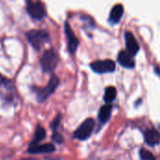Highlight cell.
Wrapping results in <instances>:
<instances>
[{
    "label": "cell",
    "mask_w": 160,
    "mask_h": 160,
    "mask_svg": "<svg viewBox=\"0 0 160 160\" xmlns=\"http://www.w3.org/2000/svg\"><path fill=\"white\" fill-rule=\"evenodd\" d=\"M125 41H126V48L127 52L133 57L135 56L139 51H140V45L137 42L134 35L131 32H126L125 33Z\"/></svg>",
    "instance_id": "9"
},
{
    "label": "cell",
    "mask_w": 160,
    "mask_h": 160,
    "mask_svg": "<svg viewBox=\"0 0 160 160\" xmlns=\"http://www.w3.org/2000/svg\"><path fill=\"white\" fill-rule=\"evenodd\" d=\"M60 120H61V116H60V114H58V115L56 116V118L52 122L51 128H52V129L53 131H56V129H57V128H58V126H59V124H60Z\"/></svg>",
    "instance_id": "18"
},
{
    "label": "cell",
    "mask_w": 160,
    "mask_h": 160,
    "mask_svg": "<svg viewBox=\"0 0 160 160\" xmlns=\"http://www.w3.org/2000/svg\"><path fill=\"white\" fill-rule=\"evenodd\" d=\"M26 38L35 50H40L42 45L49 40L50 35L46 30H30L26 33Z\"/></svg>",
    "instance_id": "1"
},
{
    "label": "cell",
    "mask_w": 160,
    "mask_h": 160,
    "mask_svg": "<svg viewBox=\"0 0 160 160\" xmlns=\"http://www.w3.org/2000/svg\"><path fill=\"white\" fill-rule=\"evenodd\" d=\"M58 85H59V79L57 78V76L52 75L47 86L43 88H36V94H37V98L38 101L42 102L46 100L55 91Z\"/></svg>",
    "instance_id": "3"
},
{
    "label": "cell",
    "mask_w": 160,
    "mask_h": 160,
    "mask_svg": "<svg viewBox=\"0 0 160 160\" xmlns=\"http://www.w3.org/2000/svg\"><path fill=\"white\" fill-rule=\"evenodd\" d=\"M58 62H59L58 54L52 49L47 50L43 53V55L40 59V65H41V68H42L43 72H45V73L52 72L56 68Z\"/></svg>",
    "instance_id": "2"
},
{
    "label": "cell",
    "mask_w": 160,
    "mask_h": 160,
    "mask_svg": "<svg viewBox=\"0 0 160 160\" xmlns=\"http://www.w3.org/2000/svg\"><path fill=\"white\" fill-rule=\"evenodd\" d=\"M140 157L142 160H157L155 156H153L149 151L145 149H141L140 151Z\"/></svg>",
    "instance_id": "17"
},
{
    "label": "cell",
    "mask_w": 160,
    "mask_h": 160,
    "mask_svg": "<svg viewBox=\"0 0 160 160\" xmlns=\"http://www.w3.org/2000/svg\"><path fill=\"white\" fill-rule=\"evenodd\" d=\"M55 150V147L52 143L45 144H30L27 152L29 154H50Z\"/></svg>",
    "instance_id": "10"
},
{
    "label": "cell",
    "mask_w": 160,
    "mask_h": 160,
    "mask_svg": "<svg viewBox=\"0 0 160 160\" xmlns=\"http://www.w3.org/2000/svg\"><path fill=\"white\" fill-rule=\"evenodd\" d=\"M21 160H38V159H34V158H24V159H21Z\"/></svg>",
    "instance_id": "20"
},
{
    "label": "cell",
    "mask_w": 160,
    "mask_h": 160,
    "mask_svg": "<svg viewBox=\"0 0 160 160\" xmlns=\"http://www.w3.org/2000/svg\"><path fill=\"white\" fill-rule=\"evenodd\" d=\"M52 140L55 142H57V143H62L63 142V137L59 134V133H57L56 131H54V133L52 134Z\"/></svg>",
    "instance_id": "19"
},
{
    "label": "cell",
    "mask_w": 160,
    "mask_h": 160,
    "mask_svg": "<svg viewBox=\"0 0 160 160\" xmlns=\"http://www.w3.org/2000/svg\"><path fill=\"white\" fill-rule=\"evenodd\" d=\"M144 141L150 146H155L160 142V134L155 129H149L144 132Z\"/></svg>",
    "instance_id": "13"
},
{
    "label": "cell",
    "mask_w": 160,
    "mask_h": 160,
    "mask_svg": "<svg viewBox=\"0 0 160 160\" xmlns=\"http://www.w3.org/2000/svg\"><path fill=\"white\" fill-rule=\"evenodd\" d=\"M118 63L126 68H134L135 62L132 56L127 51H120L117 57Z\"/></svg>",
    "instance_id": "12"
},
{
    "label": "cell",
    "mask_w": 160,
    "mask_h": 160,
    "mask_svg": "<svg viewBox=\"0 0 160 160\" xmlns=\"http://www.w3.org/2000/svg\"><path fill=\"white\" fill-rule=\"evenodd\" d=\"M64 29H65V34H66L67 41H68V50L69 53L74 54L76 52V51H77L78 46H79V40L76 38L73 30L71 29L70 25L68 22H65Z\"/></svg>",
    "instance_id": "8"
},
{
    "label": "cell",
    "mask_w": 160,
    "mask_h": 160,
    "mask_svg": "<svg viewBox=\"0 0 160 160\" xmlns=\"http://www.w3.org/2000/svg\"><path fill=\"white\" fill-rule=\"evenodd\" d=\"M46 137V130L41 127V126H38L34 134V139L32 141V142L30 144L34 145V144H38L40 142H42Z\"/></svg>",
    "instance_id": "15"
},
{
    "label": "cell",
    "mask_w": 160,
    "mask_h": 160,
    "mask_svg": "<svg viewBox=\"0 0 160 160\" xmlns=\"http://www.w3.org/2000/svg\"><path fill=\"white\" fill-rule=\"evenodd\" d=\"M159 130H160V126H159Z\"/></svg>",
    "instance_id": "21"
},
{
    "label": "cell",
    "mask_w": 160,
    "mask_h": 160,
    "mask_svg": "<svg viewBox=\"0 0 160 160\" xmlns=\"http://www.w3.org/2000/svg\"><path fill=\"white\" fill-rule=\"evenodd\" d=\"M94 127H95V121L92 118H88L84 120L82 123V125L73 133V138L81 141L87 140L91 136Z\"/></svg>",
    "instance_id": "4"
},
{
    "label": "cell",
    "mask_w": 160,
    "mask_h": 160,
    "mask_svg": "<svg viewBox=\"0 0 160 160\" xmlns=\"http://www.w3.org/2000/svg\"><path fill=\"white\" fill-rule=\"evenodd\" d=\"M26 10L29 16L35 20H42L46 16L45 8L38 1L33 2L31 0H28L26 5Z\"/></svg>",
    "instance_id": "6"
},
{
    "label": "cell",
    "mask_w": 160,
    "mask_h": 160,
    "mask_svg": "<svg viewBox=\"0 0 160 160\" xmlns=\"http://www.w3.org/2000/svg\"><path fill=\"white\" fill-rule=\"evenodd\" d=\"M115 97H116V89L113 86L107 87L105 90V94H104V100L107 103H111L113 101Z\"/></svg>",
    "instance_id": "16"
},
{
    "label": "cell",
    "mask_w": 160,
    "mask_h": 160,
    "mask_svg": "<svg viewBox=\"0 0 160 160\" xmlns=\"http://www.w3.org/2000/svg\"><path fill=\"white\" fill-rule=\"evenodd\" d=\"M112 114V106L110 104H107L105 106H103L98 112V119L101 123H106Z\"/></svg>",
    "instance_id": "14"
},
{
    "label": "cell",
    "mask_w": 160,
    "mask_h": 160,
    "mask_svg": "<svg viewBox=\"0 0 160 160\" xmlns=\"http://www.w3.org/2000/svg\"><path fill=\"white\" fill-rule=\"evenodd\" d=\"M123 14H124V7L122 5L118 4V5L113 6V8L111 10V13H110L109 22L112 25L118 24L123 17Z\"/></svg>",
    "instance_id": "11"
},
{
    "label": "cell",
    "mask_w": 160,
    "mask_h": 160,
    "mask_svg": "<svg viewBox=\"0 0 160 160\" xmlns=\"http://www.w3.org/2000/svg\"><path fill=\"white\" fill-rule=\"evenodd\" d=\"M90 68H92L93 71L96 73L99 74H104V73H112L115 70V63L111 60V59H106V60H99V61H95L90 65Z\"/></svg>",
    "instance_id": "7"
},
{
    "label": "cell",
    "mask_w": 160,
    "mask_h": 160,
    "mask_svg": "<svg viewBox=\"0 0 160 160\" xmlns=\"http://www.w3.org/2000/svg\"><path fill=\"white\" fill-rule=\"evenodd\" d=\"M15 87L11 81L0 75V96L4 98L6 101L13 102V100H15Z\"/></svg>",
    "instance_id": "5"
}]
</instances>
